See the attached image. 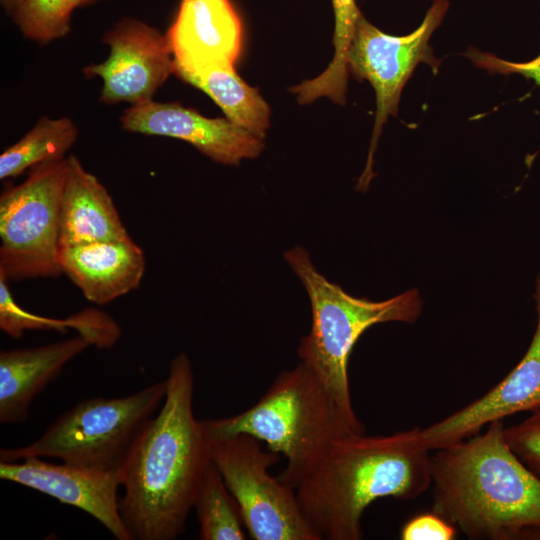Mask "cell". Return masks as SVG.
Listing matches in <instances>:
<instances>
[{"label": "cell", "mask_w": 540, "mask_h": 540, "mask_svg": "<svg viewBox=\"0 0 540 540\" xmlns=\"http://www.w3.org/2000/svg\"><path fill=\"white\" fill-rule=\"evenodd\" d=\"M208 455L238 502L245 528L255 540H321L305 518L295 489L268 469L279 453L265 451L246 434L208 438Z\"/></svg>", "instance_id": "ba28073f"}, {"label": "cell", "mask_w": 540, "mask_h": 540, "mask_svg": "<svg viewBox=\"0 0 540 540\" xmlns=\"http://www.w3.org/2000/svg\"><path fill=\"white\" fill-rule=\"evenodd\" d=\"M165 399L121 467L120 512L132 540L183 534L204 469L208 437L193 413L194 377L185 353L171 361Z\"/></svg>", "instance_id": "6da1fadb"}, {"label": "cell", "mask_w": 540, "mask_h": 540, "mask_svg": "<svg viewBox=\"0 0 540 540\" xmlns=\"http://www.w3.org/2000/svg\"><path fill=\"white\" fill-rule=\"evenodd\" d=\"M331 4L334 13V56L320 75L291 88L300 104H308L321 97H327L337 104L345 103L348 52L362 13L355 0H331Z\"/></svg>", "instance_id": "44dd1931"}, {"label": "cell", "mask_w": 540, "mask_h": 540, "mask_svg": "<svg viewBox=\"0 0 540 540\" xmlns=\"http://www.w3.org/2000/svg\"><path fill=\"white\" fill-rule=\"evenodd\" d=\"M67 157L39 164L0 196V276L54 278L59 263V208Z\"/></svg>", "instance_id": "52a82bcc"}, {"label": "cell", "mask_w": 540, "mask_h": 540, "mask_svg": "<svg viewBox=\"0 0 540 540\" xmlns=\"http://www.w3.org/2000/svg\"><path fill=\"white\" fill-rule=\"evenodd\" d=\"M166 391L164 379L125 397L82 400L33 442L2 448L0 461L51 457L87 468L121 470L137 438L161 407Z\"/></svg>", "instance_id": "8992f818"}, {"label": "cell", "mask_w": 540, "mask_h": 540, "mask_svg": "<svg viewBox=\"0 0 540 540\" xmlns=\"http://www.w3.org/2000/svg\"><path fill=\"white\" fill-rule=\"evenodd\" d=\"M128 237L106 187L75 155L67 156L59 208L60 248Z\"/></svg>", "instance_id": "e0dca14e"}, {"label": "cell", "mask_w": 540, "mask_h": 540, "mask_svg": "<svg viewBox=\"0 0 540 540\" xmlns=\"http://www.w3.org/2000/svg\"><path fill=\"white\" fill-rule=\"evenodd\" d=\"M503 420L431 455L433 512L474 540H540V478L513 453Z\"/></svg>", "instance_id": "7a4b0ae2"}, {"label": "cell", "mask_w": 540, "mask_h": 540, "mask_svg": "<svg viewBox=\"0 0 540 540\" xmlns=\"http://www.w3.org/2000/svg\"><path fill=\"white\" fill-rule=\"evenodd\" d=\"M97 1H99V0H70V3L72 5V7L75 9V8H78V7H83V6L93 4V3L97 2Z\"/></svg>", "instance_id": "83f0119b"}, {"label": "cell", "mask_w": 540, "mask_h": 540, "mask_svg": "<svg viewBox=\"0 0 540 540\" xmlns=\"http://www.w3.org/2000/svg\"><path fill=\"white\" fill-rule=\"evenodd\" d=\"M73 10L70 0H25L10 15L25 38L47 44L70 32Z\"/></svg>", "instance_id": "603a6c76"}, {"label": "cell", "mask_w": 540, "mask_h": 540, "mask_svg": "<svg viewBox=\"0 0 540 540\" xmlns=\"http://www.w3.org/2000/svg\"><path fill=\"white\" fill-rule=\"evenodd\" d=\"M173 74L207 94L231 122L264 139L270 108L257 89L237 74L235 65L212 63Z\"/></svg>", "instance_id": "ac0fdd59"}, {"label": "cell", "mask_w": 540, "mask_h": 540, "mask_svg": "<svg viewBox=\"0 0 540 540\" xmlns=\"http://www.w3.org/2000/svg\"><path fill=\"white\" fill-rule=\"evenodd\" d=\"M0 478L77 507L99 521L117 540H132L120 512L121 470L107 471L41 457L0 461Z\"/></svg>", "instance_id": "8fae6325"}, {"label": "cell", "mask_w": 540, "mask_h": 540, "mask_svg": "<svg viewBox=\"0 0 540 540\" xmlns=\"http://www.w3.org/2000/svg\"><path fill=\"white\" fill-rule=\"evenodd\" d=\"M202 422L208 438L246 433L283 454L287 466L279 479L293 489L334 440L365 433L362 422L341 411L319 375L301 360L281 372L249 409Z\"/></svg>", "instance_id": "277c9868"}, {"label": "cell", "mask_w": 540, "mask_h": 540, "mask_svg": "<svg viewBox=\"0 0 540 540\" xmlns=\"http://www.w3.org/2000/svg\"><path fill=\"white\" fill-rule=\"evenodd\" d=\"M464 56H466L477 68L486 70L490 75L519 74L527 79L533 80L536 85L540 86V54L527 62H511L499 58L490 52L480 51L471 47L464 53Z\"/></svg>", "instance_id": "d4e9b609"}, {"label": "cell", "mask_w": 540, "mask_h": 540, "mask_svg": "<svg viewBox=\"0 0 540 540\" xmlns=\"http://www.w3.org/2000/svg\"><path fill=\"white\" fill-rule=\"evenodd\" d=\"M449 0H433L421 24L403 36L387 34L370 23L363 14L356 23L348 52V70L367 80L376 96V113L368 159L357 188L364 190L373 177V157L379 136L389 116L398 114L402 90L416 67L425 63L438 69L429 41L443 22Z\"/></svg>", "instance_id": "9c48e42d"}, {"label": "cell", "mask_w": 540, "mask_h": 540, "mask_svg": "<svg viewBox=\"0 0 540 540\" xmlns=\"http://www.w3.org/2000/svg\"><path fill=\"white\" fill-rule=\"evenodd\" d=\"M0 328L19 339L27 330H57L69 328L87 337L93 345L103 347L113 338L116 322L107 314L92 308L84 309L67 319L40 316L23 309L14 299L8 281L0 276Z\"/></svg>", "instance_id": "d6986e66"}, {"label": "cell", "mask_w": 540, "mask_h": 540, "mask_svg": "<svg viewBox=\"0 0 540 540\" xmlns=\"http://www.w3.org/2000/svg\"><path fill=\"white\" fill-rule=\"evenodd\" d=\"M193 509L200 526V539H246L240 506L211 460L204 469Z\"/></svg>", "instance_id": "7402d4cb"}, {"label": "cell", "mask_w": 540, "mask_h": 540, "mask_svg": "<svg viewBox=\"0 0 540 540\" xmlns=\"http://www.w3.org/2000/svg\"><path fill=\"white\" fill-rule=\"evenodd\" d=\"M108 57L83 68L87 77L102 81L99 100L130 105L153 100L173 74V55L166 35L136 18L117 21L102 37Z\"/></svg>", "instance_id": "30bf717a"}, {"label": "cell", "mask_w": 540, "mask_h": 540, "mask_svg": "<svg viewBox=\"0 0 540 540\" xmlns=\"http://www.w3.org/2000/svg\"><path fill=\"white\" fill-rule=\"evenodd\" d=\"M284 257L303 283L312 309L310 332L297 350L300 360L319 375L341 411L361 422L352 406L348 379L352 349L375 324L415 322L422 313V297L415 288L383 301L354 297L323 276L304 248L294 247Z\"/></svg>", "instance_id": "5b68a950"}, {"label": "cell", "mask_w": 540, "mask_h": 540, "mask_svg": "<svg viewBox=\"0 0 540 540\" xmlns=\"http://www.w3.org/2000/svg\"><path fill=\"white\" fill-rule=\"evenodd\" d=\"M78 133L76 124L68 117H41L0 155V179L17 177L39 164L66 158Z\"/></svg>", "instance_id": "ffe728a7"}, {"label": "cell", "mask_w": 540, "mask_h": 540, "mask_svg": "<svg viewBox=\"0 0 540 540\" xmlns=\"http://www.w3.org/2000/svg\"><path fill=\"white\" fill-rule=\"evenodd\" d=\"M123 130L179 139L224 165L253 159L264 149L263 139L224 118H208L177 102L150 100L131 105L120 118Z\"/></svg>", "instance_id": "7c38bea8"}, {"label": "cell", "mask_w": 540, "mask_h": 540, "mask_svg": "<svg viewBox=\"0 0 540 540\" xmlns=\"http://www.w3.org/2000/svg\"><path fill=\"white\" fill-rule=\"evenodd\" d=\"M431 487V454L419 428L334 440L295 489L322 539L359 540L365 509L384 497L414 499Z\"/></svg>", "instance_id": "3957f363"}, {"label": "cell", "mask_w": 540, "mask_h": 540, "mask_svg": "<svg viewBox=\"0 0 540 540\" xmlns=\"http://www.w3.org/2000/svg\"><path fill=\"white\" fill-rule=\"evenodd\" d=\"M457 528L435 512L421 513L407 521L400 531L402 540H453Z\"/></svg>", "instance_id": "484cf974"}, {"label": "cell", "mask_w": 540, "mask_h": 540, "mask_svg": "<svg viewBox=\"0 0 540 540\" xmlns=\"http://www.w3.org/2000/svg\"><path fill=\"white\" fill-rule=\"evenodd\" d=\"M59 263L62 274L98 305L136 289L146 266L142 248L131 237L61 247Z\"/></svg>", "instance_id": "9a60e30c"}, {"label": "cell", "mask_w": 540, "mask_h": 540, "mask_svg": "<svg viewBox=\"0 0 540 540\" xmlns=\"http://www.w3.org/2000/svg\"><path fill=\"white\" fill-rule=\"evenodd\" d=\"M504 435L513 453L540 478V407L522 422L505 427Z\"/></svg>", "instance_id": "cb8c5ba5"}, {"label": "cell", "mask_w": 540, "mask_h": 540, "mask_svg": "<svg viewBox=\"0 0 540 540\" xmlns=\"http://www.w3.org/2000/svg\"><path fill=\"white\" fill-rule=\"evenodd\" d=\"M25 0H0L2 7L12 14Z\"/></svg>", "instance_id": "4316f807"}, {"label": "cell", "mask_w": 540, "mask_h": 540, "mask_svg": "<svg viewBox=\"0 0 540 540\" xmlns=\"http://www.w3.org/2000/svg\"><path fill=\"white\" fill-rule=\"evenodd\" d=\"M92 342L85 336L0 352V422L27 421L35 397Z\"/></svg>", "instance_id": "2e32d148"}, {"label": "cell", "mask_w": 540, "mask_h": 540, "mask_svg": "<svg viewBox=\"0 0 540 540\" xmlns=\"http://www.w3.org/2000/svg\"><path fill=\"white\" fill-rule=\"evenodd\" d=\"M166 37L173 73L212 63L235 65L242 50L243 26L230 0H180Z\"/></svg>", "instance_id": "5bb4252c"}, {"label": "cell", "mask_w": 540, "mask_h": 540, "mask_svg": "<svg viewBox=\"0 0 540 540\" xmlns=\"http://www.w3.org/2000/svg\"><path fill=\"white\" fill-rule=\"evenodd\" d=\"M534 300L536 329L520 362L482 397L439 422L419 428L420 440L430 451L471 437L495 420L540 407V272Z\"/></svg>", "instance_id": "4fadbf2b"}]
</instances>
